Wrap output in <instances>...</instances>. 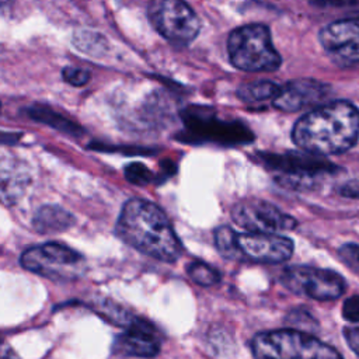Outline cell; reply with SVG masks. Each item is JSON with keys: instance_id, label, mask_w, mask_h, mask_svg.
<instances>
[{"instance_id": "cell-24", "label": "cell", "mask_w": 359, "mask_h": 359, "mask_svg": "<svg viewBox=\"0 0 359 359\" xmlns=\"http://www.w3.org/2000/svg\"><path fill=\"white\" fill-rule=\"evenodd\" d=\"M338 255L342 259V262L359 276V244H344L342 247H339Z\"/></svg>"}, {"instance_id": "cell-14", "label": "cell", "mask_w": 359, "mask_h": 359, "mask_svg": "<svg viewBox=\"0 0 359 359\" xmlns=\"http://www.w3.org/2000/svg\"><path fill=\"white\" fill-rule=\"evenodd\" d=\"M114 352L136 358L156 356L160 352L156 330L150 323L137 318L115 338Z\"/></svg>"}, {"instance_id": "cell-25", "label": "cell", "mask_w": 359, "mask_h": 359, "mask_svg": "<svg viewBox=\"0 0 359 359\" xmlns=\"http://www.w3.org/2000/svg\"><path fill=\"white\" fill-rule=\"evenodd\" d=\"M342 317L349 323H359V294L351 296L344 302Z\"/></svg>"}, {"instance_id": "cell-23", "label": "cell", "mask_w": 359, "mask_h": 359, "mask_svg": "<svg viewBox=\"0 0 359 359\" xmlns=\"http://www.w3.org/2000/svg\"><path fill=\"white\" fill-rule=\"evenodd\" d=\"M63 80L74 87H81L88 83L91 73L86 67H77V66H66L62 70Z\"/></svg>"}, {"instance_id": "cell-13", "label": "cell", "mask_w": 359, "mask_h": 359, "mask_svg": "<svg viewBox=\"0 0 359 359\" xmlns=\"http://www.w3.org/2000/svg\"><path fill=\"white\" fill-rule=\"evenodd\" d=\"M328 93L330 87L327 84L311 79H302L279 87L272 104L280 111L294 112L320 102Z\"/></svg>"}, {"instance_id": "cell-1", "label": "cell", "mask_w": 359, "mask_h": 359, "mask_svg": "<svg viewBox=\"0 0 359 359\" xmlns=\"http://www.w3.org/2000/svg\"><path fill=\"white\" fill-rule=\"evenodd\" d=\"M359 137V109L348 101H334L304 114L293 126L292 139L317 156L349 150Z\"/></svg>"}, {"instance_id": "cell-18", "label": "cell", "mask_w": 359, "mask_h": 359, "mask_svg": "<svg viewBox=\"0 0 359 359\" xmlns=\"http://www.w3.org/2000/svg\"><path fill=\"white\" fill-rule=\"evenodd\" d=\"M72 42L79 52L90 57H102L109 50L105 36L93 29H77L73 34Z\"/></svg>"}, {"instance_id": "cell-3", "label": "cell", "mask_w": 359, "mask_h": 359, "mask_svg": "<svg viewBox=\"0 0 359 359\" xmlns=\"http://www.w3.org/2000/svg\"><path fill=\"white\" fill-rule=\"evenodd\" d=\"M217 251L227 259L278 264L287 261L293 254V241L276 233H237L229 226L215 231Z\"/></svg>"}, {"instance_id": "cell-4", "label": "cell", "mask_w": 359, "mask_h": 359, "mask_svg": "<svg viewBox=\"0 0 359 359\" xmlns=\"http://www.w3.org/2000/svg\"><path fill=\"white\" fill-rule=\"evenodd\" d=\"M251 352L255 359H342L337 349L299 330L259 332L251 341Z\"/></svg>"}, {"instance_id": "cell-21", "label": "cell", "mask_w": 359, "mask_h": 359, "mask_svg": "<svg viewBox=\"0 0 359 359\" xmlns=\"http://www.w3.org/2000/svg\"><path fill=\"white\" fill-rule=\"evenodd\" d=\"M125 178L135 185H146L153 181V172L142 163H130L125 167Z\"/></svg>"}, {"instance_id": "cell-16", "label": "cell", "mask_w": 359, "mask_h": 359, "mask_svg": "<svg viewBox=\"0 0 359 359\" xmlns=\"http://www.w3.org/2000/svg\"><path fill=\"white\" fill-rule=\"evenodd\" d=\"M74 222V216L66 209L48 205L36 210L32 219V226L41 234H55L69 230Z\"/></svg>"}, {"instance_id": "cell-8", "label": "cell", "mask_w": 359, "mask_h": 359, "mask_svg": "<svg viewBox=\"0 0 359 359\" xmlns=\"http://www.w3.org/2000/svg\"><path fill=\"white\" fill-rule=\"evenodd\" d=\"M147 15L154 29L175 45H188L201 29L198 15L184 0H151Z\"/></svg>"}, {"instance_id": "cell-9", "label": "cell", "mask_w": 359, "mask_h": 359, "mask_svg": "<svg viewBox=\"0 0 359 359\" xmlns=\"http://www.w3.org/2000/svg\"><path fill=\"white\" fill-rule=\"evenodd\" d=\"M280 282L292 293L314 300L338 299L346 289V282L339 273L309 265L287 266L280 275Z\"/></svg>"}, {"instance_id": "cell-5", "label": "cell", "mask_w": 359, "mask_h": 359, "mask_svg": "<svg viewBox=\"0 0 359 359\" xmlns=\"http://www.w3.org/2000/svg\"><path fill=\"white\" fill-rule=\"evenodd\" d=\"M227 53L231 65L244 72H273L282 63L264 24H247L233 29L227 38Z\"/></svg>"}, {"instance_id": "cell-22", "label": "cell", "mask_w": 359, "mask_h": 359, "mask_svg": "<svg viewBox=\"0 0 359 359\" xmlns=\"http://www.w3.org/2000/svg\"><path fill=\"white\" fill-rule=\"evenodd\" d=\"M287 323L293 325V330H299V331H304V332H310L311 330L317 328V321L314 317H311L310 313L297 309L293 310L287 314Z\"/></svg>"}, {"instance_id": "cell-10", "label": "cell", "mask_w": 359, "mask_h": 359, "mask_svg": "<svg viewBox=\"0 0 359 359\" xmlns=\"http://www.w3.org/2000/svg\"><path fill=\"white\" fill-rule=\"evenodd\" d=\"M231 219L240 227L254 233H278L283 230H292L297 222L283 213L272 203L248 198L237 202L230 210Z\"/></svg>"}, {"instance_id": "cell-29", "label": "cell", "mask_w": 359, "mask_h": 359, "mask_svg": "<svg viewBox=\"0 0 359 359\" xmlns=\"http://www.w3.org/2000/svg\"><path fill=\"white\" fill-rule=\"evenodd\" d=\"M0 359H10V353H7L4 345L0 341Z\"/></svg>"}, {"instance_id": "cell-12", "label": "cell", "mask_w": 359, "mask_h": 359, "mask_svg": "<svg viewBox=\"0 0 359 359\" xmlns=\"http://www.w3.org/2000/svg\"><path fill=\"white\" fill-rule=\"evenodd\" d=\"M184 122L187 123L188 130L195 139L212 140L226 144L245 143L252 139L251 132L241 123L224 122L199 109H195L194 112H187L184 116Z\"/></svg>"}, {"instance_id": "cell-17", "label": "cell", "mask_w": 359, "mask_h": 359, "mask_svg": "<svg viewBox=\"0 0 359 359\" xmlns=\"http://www.w3.org/2000/svg\"><path fill=\"white\" fill-rule=\"evenodd\" d=\"M27 114L34 121L45 123L62 133L70 136H80L83 133V129L77 122L46 105H32L27 109Z\"/></svg>"}, {"instance_id": "cell-11", "label": "cell", "mask_w": 359, "mask_h": 359, "mask_svg": "<svg viewBox=\"0 0 359 359\" xmlns=\"http://www.w3.org/2000/svg\"><path fill=\"white\" fill-rule=\"evenodd\" d=\"M320 42L330 57L345 67L359 66V20H339L320 31Z\"/></svg>"}, {"instance_id": "cell-19", "label": "cell", "mask_w": 359, "mask_h": 359, "mask_svg": "<svg viewBox=\"0 0 359 359\" xmlns=\"http://www.w3.org/2000/svg\"><path fill=\"white\" fill-rule=\"evenodd\" d=\"M279 91V86L268 80L250 81L238 87L237 95L241 101L248 104L264 102L266 100H273Z\"/></svg>"}, {"instance_id": "cell-26", "label": "cell", "mask_w": 359, "mask_h": 359, "mask_svg": "<svg viewBox=\"0 0 359 359\" xmlns=\"http://www.w3.org/2000/svg\"><path fill=\"white\" fill-rule=\"evenodd\" d=\"M342 334H344V338H345L346 344L349 345V348L359 355V323L346 325L342 330Z\"/></svg>"}, {"instance_id": "cell-28", "label": "cell", "mask_w": 359, "mask_h": 359, "mask_svg": "<svg viewBox=\"0 0 359 359\" xmlns=\"http://www.w3.org/2000/svg\"><path fill=\"white\" fill-rule=\"evenodd\" d=\"M20 135L13 133V132H3L0 130V144H11L18 140Z\"/></svg>"}, {"instance_id": "cell-27", "label": "cell", "mask_w": 359, "mask_h": 359, "mask_svg": "<svg viewBox=\"0 0 359 359\" xmlns=\"http://www.w3.org/2000/svg\"><path fill=\"white\" fill-rule=\"evenodd\" d=\"M339 194L345 198L359 199V178H353V180H349L348 182H345L341 187Z\"/></svg>"}, {"instance_id": "cell-6", "label": "cell", "mask_w": 359, "mask_h": 359, "mask_svg": "<svg viewBox=\"0 0 359 359\" xmlns=\"http://www.w3.org/2000/svg\"><path fill=\"white\" fill-rule=\"evenodd\" d=\"M20 262L29 272L63 282L80 278L87 268V262L80 252L59 243L28 248L22 252Z\"/></svg>"}, {"instance_id": "cell-7", "label": "cell", "mask_w": 359, "mask_h": 359, "mask_svg": "<svg viewBox=\"0 0 359 359\" xmlns=\"http://www.w3.org/2000/svg\"><path fill=\"white\" fill-rule=\"evenodd\" d=\"M262 163L279 172L276 182L290 189H311L317 185L320 177L332 174L335 167L323 156L313 153H285L261 154Z\"/></svg>"}, {"instance_id": "cell-2", "label": "cell", "mask_w": 359, "mask_h": 359, "mask_svg": "<svg viewBox=\"0 0 359 359\" xmlns=\"http://www.w3.org/2000/svg\"><path fill=\"white\" fill-rule=\"evenodd\" d=\"M116 234L139 252L163 262H174L182 254V244L165 213L144 199L133 198L123 205Z\"/></svg>"}, {"instance_id": "cell-20", "label": "cell", "mask_w": 359, "mask_h": 359, "mask_svg": "<svg viewBox=\"0 0 359 359\" xmlns=\"http://www.w3.org/2000/svg\"><path fill=\"white\" fill-rule=\"evenodd\" d=\"M187 273L195 283L201 286H213L220 280V273L209 264L201 261L191 262L187 266Z\"/></svg>"}, {"instance_id": "cell-15", "label": "cell", "mask_w": 359, "mask_h": 359, "mask_svg": "<svg viewBox=\"0 0 359 359\" xmlns=\"http://www.w3.org/2000/svg\"><path fill=\"white\" fill-rule=\"evenodd\" d=\"M28 184V174L22 165L11 160L0 161V201L6 205L15 203Z\"/></svg>"}]
</instances>
